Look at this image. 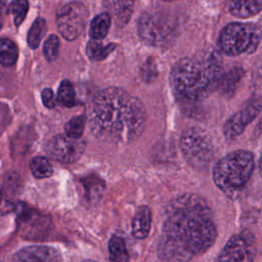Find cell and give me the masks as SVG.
Segmentation results:
<instances>
[{
  "label": "cell",
  "mask_w": 262,
  "mask_h": 262,
  "mask_svg": "<svg viewBox=\"0 0 262 262\" xmlns=\"http://www.w3.org/2000/svg\"><path fill=\"white\" fill-rule=\"evenodd\" d=\"M216 236L213 213L206 200L184 193L167 208L159 254L165 260L186 262L209 250Z\"/></svg>",
  "instance_id": "6da1fadb"
},
{
  "label": "cell",
  "mask_w": 262,
  "mask_h": 262,
  "mask_svg": "<svg viewBox=\"0 0 262 262\" xmlns=\"http://www.w3.org/2000/svg\"><path fill=\"white\" fill-rule=\"evenodd\" d=\"M143 103L124 89L108 87L94 96L89 124L96 137L113 142H129L138 138L145 127Z\"/></svg>",
  "instance_id": "7a4b0ae2"
},
{
  "label": "cell",
  "mask_w": 262,
  "mask_h": 262,
  "mask_svg": "<svg viewBox=\"0 0 262 262\" xmlns=\"http://www.w3.org/2000/svg\"><path fill=\"white\" fill-rule=\"evenodd\" d=\"M223 73L222 60L214 50L202 51L178 60L170 74L175 96L184 102H198L213 90Z\"/></svg>",
  "instance_id": "3957f363"
},
{
  "label": "cell",
  "mask_w": 262,
  "mask_h": 262,
  "mask_svg": "<svg viewBox=\"0 0 262 262\" xmlns=\"http://www.w3.org/2000/svg\"><path fill=\"white\" fill-rule=\"evenodd\" d=\"M254 168L255 158L251 151L233 150L215 164L212 172L214 183L224 193H237L248 183Z\"/></svg>",
  "instance_id": "277c9868"
},
{
  "label": "cell",
  "mask_w": 262,
  "mask_h": 262,
  "mask_svg": "<svg viewBox=\"0 0 262 262\" xmlns=\"http://www.w3.org/2000/svg\"><path fill=\"white\" fill-rule=\"evenodd\" d=\"M137 30L145 43L163 47L170 44L178 35L179 20L167 10L150 8L139 17Z\"/></svg>",
  "instance_id": "5b68a950"
},
{
  "label": "cell",
  "mask_w": 262,
  "mask_h": 262,
  "mask_svg": "<svg viewBox=\"0 0 262 262\" xmlns=\"http://www.w3.org/2000/svg\"><path fill=\"white\" fill-rule=\"evenodd\" d=\"M261 40V28L256 24L233 23L220 33L219 47L230 56L254 52Z\"/></svg>",
  "instance_id": "8992f818"
},
{
  "label": "cell",
  "mask_w": 262,
  "mask_h": 262,
  "mask_svg": "<svg viewBox=\"0 0 262 262\" xmlns=\"http://www.w3.org/2000/svg\"><path fill=\"white\" fill-rule=\"evenodd\" d=\"M180 148L186 162L193 168L207 167L214 156V145L209 133L201 128L186 129L180 139Z\"/></svg>",
  "instance_id": "52a82bcc"
},
{
  "label": "cell",
  "mask_w": 262,
  "mask_h": 262,
  "mask_svg": "<svg viewBox=\"0 0 262 262\" xmlns=\"http://www.w3.org/2000/svg\"><path fill=\"white\" fill-rule=\"evenodd\" d=\"M88 21V9L81 2H70L56 13V24L61 36L73 41L85 30Z\"/></svg>",
  "instance_id": "ba28073f"
},
{
  "label": "cell",
  "mask_w": 262,
  "mask_h": 262,
  "mask_svg": "<svg viewBox=\"0 0 262 262\" xmlns=\"http://www.w3.org/2000/svg\"><path fill=\"white\" fill-rule=\"evenodd\" d=\"M256 249L255 235L245 229L227 241L215 262H253Z\"/></svg>",
  "instance_id": "9c48e42d"
},
{
  "label": "cell",
  "mask_w": 262,
  "mask_h": 262,
  "mask_svg": "<svg viewBox=\"0 0 262 262\" xmlns=\"http://www.w3.org/2000/svg\"><path fill=\"white\" fill-rule=\"evenodd\" d=\"M86 147L84 140L73 138L67 134L53 136L46 145L47 154L55 161L72 164L80 159Z\"/></svg>",
  "instance_id": "30bf717a"
},
{
  "label": "cell",
  "mask_w": 262,
  "mask_h": 262,
  "mask_svg": "<svg viewBox=\"0 0 262 262\" xmlns=\"http://www.w3.org/2000/svg\"><path fill=\"white\" fill-rule=\"evenodd\" d=\"M261 103L259 99H254L247 103L239 112L231 116L225 123L223 132L227 140H233L242 134L245 128L259 115Z\"/></svg>",
  "instance_id": "8fae6325"
},
{
  "label": "cell",
  "mask_w": 262,
  "mask_h": 262,
  "mask_svg": "<svg viewBox=\"0 0 262 262\" xmlns=\"http://www.w3.org/2000/svg\"><path fill=\"white\" fill-rule=\"evenodd\" d=\"M12 262H61L60 254L47 246H31L18 251Z\"/></svg>",
  "instance_id": "7c38bea8"
},
{
  "label": "cell",
  "mask_w": 262,
  "mask_h": 262,
  "mask_svg": "<svg viewBox=\"0 0 262 262\" xmlns=\"http://www.w3.org/2000/svg\"><path fill=\"white\" fill-rule=\"evenodd\" d=\"M151 223V212L147 206H141L138 208L136 214L133 217L131 232L135 238L142 239L148 235Z\"/></svg>",
  "instance_id": "4fadbf2b"
},
{
  "label": "cell",
  "mask_w": 262,
  "mask_h": 262,
  "mask_svg": "<svg viewBox=\"0 0 262 262\" xmlns=\"http://www.w3.org/2000/svg\"><path fill=\"white\" fill-rule=\"evenodd\" d=\"M227 8L232 15L246 18L261 11V0H228Z\"/></svg>",
  "instance_id": "5bb4252c"
},
{
  "label": "cell",
  "mask_w": 262,
  "mask_h": 262,
  "mask_svg": "<svg viewBox=\"0 0 262 262\" xmlns=\"http://www.w3.org/2000/svg\"><path fill=\"white\" fill-rule=\"evenodd\" d=\"M244 73L241 67H234L227 72H223L218 81L217 89L225 95L233 94L244 77Z\"/></svg>",
  "instance_id": "9a60e30c"
},
{
  "label": "cell",
  "mask_w": 262,
  "mask_h": 262,
  "mask_svg": "<svg viewBox=\"0 0 262 262\" xmlns=\"http://www.w3.org/2000/svg\"><path fill=\"white\" fill-rule=\"evenodd\" d=\"M135 0H104V5L120 24H125L132 13Z\"/></svg>",
  "instance_id": "2e32d148"
},
{
  "label": "cell",
  "mask_w": 262,
  "mask_h": 262,
  "mask_svg": "<svg viewBox=\"0 0 262 262\" xmlns=\"http://www.w3.org/2000/svg\"><path fill=\"white\" fill-rule=\"evenodd\" d=\"M112 25V17L107 12L96 15L90 24V37L93 40L103 39Z\"/></svg>",
  "instance_id": "e0dca14e"
},
{
  "label": "cell",
  "mask_w": 262,
  "mask_h": 262,
  "mask_svg": "<svg viewBox=\"0 0 262 262\" xmlns=\"http://www.w3.org/2000/svg\"><path fill=\"white\" fill-rule=\"evenodd\" d=\"M108 253L112 262H129V253L124 239L114 235L108 242Z\"/></svg>",
  "instance_id": "ac0fdd59"
},
{
  "label": "cell",
  "mask_w": 262,
  "mask_h": 262,
  "mask_svg": "<svg viewBox=\"0 0 262 262\" xmlns=\"http://www.w3.org/2000/svg\"><path fill=\"white\" fill-rule=\"evenodd\" d=\"M18 50L16 44L8 39H0V63L5 67L13 66L17 59Z\"/></svg>",
  "instance_id": "d6986e66"
},
{
  "label": "cell",
  "mask_w": 262,
  "mask_h": 262,
  "mask_svg": "<svg viewBox=\"0 0 262 262\" xmlns=\"http://www.w3.org/2000/svg\"><path fill=\"white\" fill-rule=\"evenodd\" d=\"M115 47H116L115 44L111 43L107 45H102L100 42L92 39L87 44L86 53L88 57L92 60H102L112 53Z\"/></svg>",
  "instance_id": "ffe728a7"
},
{
  "label": "cell",
  "mask_w": 262,
  "mask_h": 262,
  "mask_svg": "<svg viewBox=\"0 0 262 262\" xmlns=\"http://www.w3.org/2000/svg\"><path fill=\"white\" fill-rule=\"evenodd\" d=\"M30 169L32 174L36 178L50 177L53 172V169L49 160L42 156H38L32 159L30 163Z\"/></svg>",
  "instance_id": "44dd1931"
},
{
  "label": "cell",
  "mask_w": 262,
  "mask_h": 262,
  "mask_svg": "<svg viewBox=\"0 0 262 262\" xmlns=\"http://www.w3.org/2000/svg\"><path fill=\"white\" fill-rule=\"evenodd\" d=\"M57 100L67 107H73L77 104L76 92L73 84L69 80H63L58 88Z\"/></svg>",
  "instance_id": "7402d4cb"
},
{
  "label": "cell",
  "mask_w": 262,
  "mask_h": 262,
  "mask_svg": "<svg viewBox=\"0 0 262 262\" xmlns=\"http://www.w3.org/2000/svg\"><path fill=\"white\" fill-rule=\"evenodd\" d=\"M46 32V21L42 17H38L32 25L28 34V44L32 49H36Z\"/></svg>",
  "instance_id": "603a6c76"
},
{
  "label": "cell",
  "mask_w": 262,
  "mask_h": 262,
  "mask_svg": "<svg viewBox=\"0 0 262 262\" xmlns=\"http://www.w3.org/2000/svg\"><path fill=\"white\" fill-rule=\"evenodd\" d=\"M85 122L86 118L85 116H76L73 117L70 121L67 122L64 125V132L68 136H71L73 138H81L83 132H84V127H85Z\"/></svg>",
  "instance_id": "cb8c5ba5"
},
{
  "label": "cell",
  "mask_w": 262,
  "mask_h": 262,
  "mask_svg": "<svg viewBox=\"0 0 262 262\" xmlns=\"http://www.w3.org/2000/svg\"><path fill=\"white\" fill-rule=\"evenodd\" d=\"M83 183L89 200H98L100 198V195L102 194L104 185L99 178L97 177L94 178L90 176L83 179Z\"/></svg>",
  "instance_id": "d4e9b609"
},
{
  "label": "cell",
  "mask_w": 262,
  "mask_h": 262,
  "mask_svg": "<svg viewBox=\"0 0 262 262\" xmlns=\"http://www.w3.org/2000/svg\"><path fill=\"white\" fill-rule=\"evenodd\" d=\"M28 0H13L9 6V11L13 15L15 26H19L28 12Z\"/></svg>",
  "instance_id": "484cf974"
},
{
  "label": "cell",
  "mask_w": 262,
  "mask_h": 262,
  "mask_svg": "<svg viewBox=\"0 0 262 262\" xmlns=\"http://www.w3.org/2000/svg\"><path fill=\"white\" fill-rule=\"evenodd\" d=\"M59 48V39L55 35H50L44 45H43V54L46 60L52 61L57 57Z\"/></svg>",
  "instance_id": "4316f807"
},
{
  "label": "cell",
  "mask_w": 262,
  "mask_h": 262,
  "mask_svg": "<svg viewBox=\"0 0 262 262\" xmlns=\"http://www.w3.org/2000/svg\"><path fill=\"white\" fill-rule=\"evenodd\" d=\"M140 76L145 83H151L157 79L158 68L152 57H148L142 64L140 70Z\"/></svg>",
  "instance_id": "83f0119b"
},
{
  "label": "cell",
  "mask_w": 262,
  "mask_h": 262,
  "mask_svg": "<svg viewBox=\"0 0 262 262\" xmlns=\"http://www.w3.org/2000/svg\"><path fill=\"white\" fill-rule=\"evenodd\" d=\"M13 209V203L4 189H0V215L9 213Z\"/></svg>",
  "instance_id": "f1b7e54d"
},
{
  "label": "cell",
  "mask_w": 262,
  "mask_h": 262,
  "mask_svg": "<svg viewBox=\"0 0 262 262\" xmlns=\"http://www.w3.org/2000/svg\"><path fill=\"white\" fill-rule=\"evenodd\" d=\"M41 97H42V101L43 104L48 107V108H53L55 106V98H54V94L53 91L50 88H45L43 89L42 93H41Z\"/></svg>",
  "instance_id": "f546056e"
},
{
  "label": "cell",
  "mask_w": 262,
  "mask_h": 262,
  "mask_svg": "<svg viewBox=\"0 0 262 262\" xmlns=\"http://www.w3.org/2000/svg\"><path fill=\"white\" fill-rule=\"evenodd\" d=\"M6 2H7V0H0V7L4 6L6 4Z\"/></svg>",
  "instance_id": "4dcf8cb0"
},
{
  "label": "cell",
  "mask_w": 262,
  "mask_h": 262,
  "mask_svg": "<svg viewBox=\"0 0 262 262\" xmlns=\"http://www.w3.org/2000/svg\"><path fill=\"white\" fill-rule=\"evenodd\" d=\"M82 262H95V261H92V260H84Z\"/></svg>",
  "instance_id": "1f68e13d"
},
{
  "label": "cell",
  "mask_w": 262,
  "mask_h": 262,
  "mask_svg": "<svg viewBox=\"0 0 262 262\" xmlns=\"http://www.w3.org/2000/svg\"><path fill=\"white\" fill-rule=\"evenodd\" d=\"M165 1H173V0H165Z\"/></svg>",
  "instance_id": "d6a6232c"
}]
</instances>
